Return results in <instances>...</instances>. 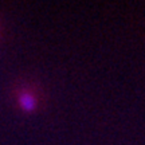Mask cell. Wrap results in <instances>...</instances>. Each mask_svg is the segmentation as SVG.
Listing matches in <instances>:
<instances>
[{"instance_id": "1", "label": "cell", "mask_w": 145, "mask_h": 145, "mask_svg": "<svg viewBox=\"0 0 145 145\" xmlns=\"http://www.w3.org/2000/svg\"><path fill=\"white\" fill-rule=\"evenodd\" d=\"M20 104L22 106L24 109H28V110H31V109L35 108V102H34V98H32L31 95H28V94H24L23 97L20 98Z\"/></svg>"}]
</instances>
